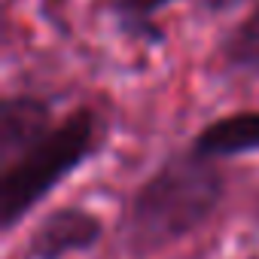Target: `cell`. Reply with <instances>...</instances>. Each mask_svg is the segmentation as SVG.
I'll return each instance as SVG.
<instances>
[{"label":"cell","instance_id":"cell-2","mask_svg":"<svg viewBox=\"0 0 259 259\" xmlns=\"http://www.w3.org/2000/svg\"><path fill=\"white\" fill-rule=\"evenodd\" d=\"M107 144V122L79 104L25 144L0 156V229L13 235L64 180L89 165Z\"/></svg>","mask_w":259,"mask_h":259},{"label":"cell","instance_id":"cell-6","mask_svg":"<svg viewBox=\"0 0 259 259\" xmlns=\"http://www.w3.org/2000/svg\"><path fill=\"white\" fill-rule=\"evenodd\" d=\"M217 58L229 76H259V4L220 37Z\"/></svg>","mask_w":259,"mask_h":259},{"label":"cell","instance_id":"cell-7","mask_svg":"<svg viewBox=\"0 0 259 259\" xmlns=\"http://www.w3.org/2000/svg\"><path fill=\"white\" fill-rule=\"evenodd\" d=\"M198 10L207 13V16H226V13H235L241 10L244 4H250V0H195Z\"/></svg>","mask_w":259,"mask_h":259},{"label":"cell","instance_id":"cell-5","mask_svg":"<svg viewBox=\"0 0 259 259\" xmlns=\"http://www.w3.org/2000/svg\"><path fill=\"white\" fill-rule=\"evenodd\" d=\"M174 4L180 0H110L107 13L125 40L141 43L147 49H159L168 43V31L159 25V16Z\"/></svg>","mask_w":259,"mask_h":259},{"label":"cell","instance_id":"cell-3","mask_svg":"<svg viewBox=\"0 0 259 259\" xmlns=\"http://www.w3.org/2000/svg\"><path fill=\"white\" fill-rule=\"evenodd\" d=\"M107 232L101 213L85 204L49 207L25 241V259H70L92 253Z\"/></svg>","mask_w":259,"mask_h":259},{"label":"cell","instance_id":"cell-1","mask_svg":"<svg viewBox=\"0 0 259 259\" xmlns=\"http://www.w3.org/2000/svg\"><path fill=\"white\" fill-rule=\"evenodd\" d=\"M229 195V171L192 147L171 150L128 195L122 238L135 256L162 253L201 232Z\"/></svg>","mask_w":259,"mask_h":259},{"label":"cell","instance_id":"cell-4","mask_svg":"<svg viewBox=\"0 0 259 259\" xmlns=\"http://www.w3.org/2000/svg\"><path fill=\"white\" fill-rule=\"evenodd\" d=\"M189 147L217 162L256 156L259 153V110H235L210 119L201 132L189 141Z\"/></svg>","mask_w":259,"mask_h":259}]
</instances>
